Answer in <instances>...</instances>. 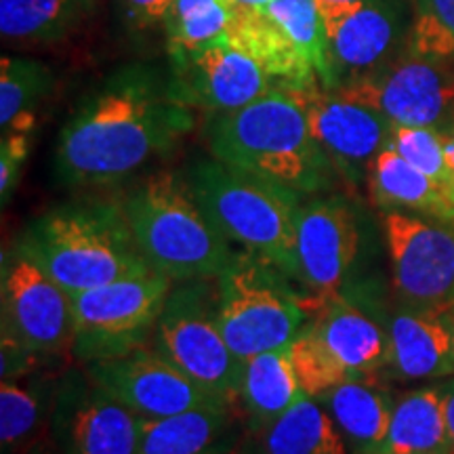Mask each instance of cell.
<instances>
[{
	"label": "cell",
	"mask_w": 454,
	"mask_h": 454,
	"mask_svg": "<svg viewBox=\"0 0 454 454\" xmlns=\"http://www.w3.org/2000/svg\"><path fill=\"white\" fill-rule=\"evenodd\" d=\"M173 284L152 271L72 294V357L89 364L150 345Z\"/></svg>",
	"instance_id": "30bf717a"
},
{
	"label": "cell",
	"mask_w": 454,
	"mask_h": 454,
	"mask_svg": "<svg viewBox=\"0 0 454 454\" xmlns=\"http://www.w3.org/2000/svg\"><path fill=\"white\" fill-rule=\"evenodd\" d=\"M334 93L383 114L391 124L454 129V64L423 57H395L364 78L343 84Z\"/></svg>",
	"instance_id": "4fadbf2b"
},
{
	"label": "cell",
	"mask_w": 454,
	"mask_h": 454,
	"mask_svg": "<svg viewBox=\"0 0 454 454\" xmlns=\"http://www.w3.org/2000/svg\"><path fill=\"white\" fill-rule=\"evenodd\" d=\"M244 427L240 408L207 404L160 419L139 417L137 454H231Z\"/></svg>",
	"instance_id": "7402d4cb"
},
{
	"label": "cell",
	"mask_w": 454,
	"mask_h": 454,
	"mask_svg": "<svg viewBox=\"0 0 454 454\" xmlns=\"http://www.w3.org/2000/svg\"><path fill=\"white\" fill-rule=\"evenodd\" d=\"M379 231L360 202L343 194L305 198L297 217V276L309 316L348 294H385Z\"/></svg>",
	"instance_id": "5b68a950"
},
{
	"label": "cell",
	"mask_w": 454,
	"mask_h": 454,
	"mask_svg": "<svg viewBox=\"0 0 454 454\" xmlns=\"http://www.w3.org/2000/svg\"><path fill=\"white\" fill-rule=\"evenodd\" d=\"M349 454H381L395 397L379 374H360L317 397Z\"/></svg>",
	"instance_id": "603a6c76"
},
{
	"label": "cell",
	"mask_w": 454,
	"mask_h": 454,
	"mask_svg": "<svg viewBox=\"0 0 454 454\" xmlns=\"http://www.w3.org/2000/svg\"><path fill=\"white\" fill-rule=\"evenodd\" d=\"M408 15L404 0H366L326 30V55L333 89L377 72L404 51Z\"/></svg>",
	"instance_id": "ac0fdd59"
},
{
	"label": "cell",
	"mask_w": 454,
	"mask_h": 454,
	"mask_svg": "<svg viewBox=\"0 0 454 454\" xmlns=\"http://www.w3.org/2000/svg\"><path fill=\"white\" fill-rule=\"evenodd\" d=\"M95 7L98 0H0V34L13 43H57L93 17Z\"/></svg>",
	"instance_id": "83f0119b"
},
{
	"label": "cell",
	"mask_w": 454,
	"mask_h": 454,
	"mask_svg": "<svg viewBox=\"0 0 454 454\" xmlns=\"http://www.w3.org/2000/svg\"><path fill=\"white\" fill-rule=\"evenodd\" d=\"M32 137L34 133H3V141H0V194H3V204H7L11 194H13L21 167L30 154Z\"/></svg>",
	"instance_id": "836d02e7"
},
{
	"label": "cell",
	"mask_w": 454,
	"mask_h": 454,
	"mask_svg": "<svg viewBox=\"0 0 454 454\" xmlns=\"http://www.w3.org/2000/svg\"><path fill=\"white\" fill-rule=\"evenodd\" d=\"M227 38L268 72L276 89H333L326 30L316 0H274L231 17Z\"/></svg>",
	"instance_id": "9c48e42d"
},
{
	"label": "cell",
	"mask_w": 454,
	"mask_h": 454,
	"mask_svg": "<svg viewBox=\"0 0 454 454\" xmlns=\"http://www.w3.org/2000/svg\"><path fill=\"white\" fill-rule=\"evenodd\" d=\"M368 196L381 211H402L454 221V204L427 175L391 147H383L368 168Z\"/></svg>",
	"instance_id": "d4e9b609"
},
{
	"label": "cell",
	"mask_w": 454,
	"mask_h": 454,
	"mask_svg": "<svg viewBox=\"0 0 454 454\" xmlns=\"http://www.w3.org/2000/svg\"><path fill=\"white\" fill-rule=\"evenodd\" d=\"M81 366L90 381L141 419L170 417L207 404H227L192 381L152 345Z\"/></svg>",
	"instance_id": "9a60e30c"
},
{
	"label": "cell",
	"mask_w": 454,
	"mask_h": 454,
	"mask_svg": "<svg viewBox=\"0 0 454 454\" xmlns=\"http://www.w3.org/2000/svg\"><path fill=\"white\" fill-rule=\"evenodd\" d=\"M150 345L221 402L238 406L242 362L217 322V280L175 282Z\"/></svg>",
	"instance_id": "ba28073f"
},
{
	"label": "cell",
	"mask_w": 454,
	"mask_h": 454,
	"mask_svg": "<svg viewBox=\"0 0 454 454\" xmlns=\"http://www.w3.org/2000/svg\"><path fill=\"white\" fill-rule=\"evenodd\" d=\"M231 454H254V450L251 446H248V442L244 440V434H242V440H240V444L236 446V450L231 452Z\"/></svg>",
	"instance_id": "ab89813d"
},
{
	"label": "cell",
	"mask_w": 454,
	"mask_h": 454,
	"mask_svg": "<svg viewBox=\"0 0 454 454\" xmlns=\"http://www.w3.org/2000/svg\"><path fill=\"white\" fill-rule=\"evenodd\" d=\"M175 0H118L124 21L135 30H147L164 24Z\"/></svg>",
	"instance_id": "e575fe53"
},
{
	"label": "cell",
	"mask_w": 454,
	"mask_h": 454,
	"mask_svg": "<svg viewBox=\"0 0 454 454\" xmlns=\"http://www.w3.org/2000/svg\"><path fill=\"white\" fill-rule=\"evenodd\" d=\"M389 360L385 371L400 381L454 374V337L446 314L414 311L391 303L387 316Z\"/></svg>",
	"instance_id": "44dd1931"
},
{
	"label": "cell",
	"mask_w": 454,
	"mask_h": 454,
	"mask_svg": "<svg viewBox=\"0 0 454 454\" xmlns=\"http://www.w3.org/2000/svg\"><path fill=\"white\" fill-rule=\"evenodd\" d=\"M227 9L231 11V15L238 13H248V11H257L268 7L274 0H221Z\"/></svg>",
	"instance_id": "74e56055"
},
{
	"label": "cell",
	"mask_w": 454,
	"mask_h": 454,
	"mask_svg": "<svg viewBox=\"0 0 454 454\" xmlns=\"http://www.w3.org/2000/svg\"><path fill=\"white\" fill-rule=\"evenodd\" d=\"M66 293L78 294L152 274L122 200L82 196L30 221L13 242Z\"/></svg>",
	"instance_id": "7a4b0ae2"
},
{
	"label": "cell",
	"mask_w": 454,
	"mask_h": 454,
	"mask_svg": "<svg viewBox=\"0 0 454 454\" xmlns=\"http://www.w3.org/2000/svg\"><path fill=\"white\" fill-rule=\"evenodd\" d=\"M387 145L427 175L454 204V168L446 152V135L442 130L391 124Z\"/></svg>",
	"instance_id": "1f68e13d"
},
{
	"label": "cell",
	"mask_w": 454,
	"mask_h": 454,
	"mask_svg": "<svg viewBox=\"0 0 454 454\" xmlns=\"http://www.w3.org/2000/svg\"><path fill=\"white\" fill-rule=\"evenodd\" d=\"M446 152H448V158H450V164L454 168V129L446 135Z\"/></svg>",
	"instance_id": "f35d334b"
},
{
	"label": "cell",
	"mask_w": 454,
	"mask_h": 454,
	"mask_svg": "<svg viewBox=\"0 0 454 454\" xmlns=\"http://www.w3.org/2000/svg\"><path fill=\"white\" fill-rule=\"evenodd\" d=\"M168 64L175 98L211 116L248 106L276 89L268 72L227 34L187 53L168 55Z\"/></svg>",
	"instance_id": "5bb4252c"
},
{
	"label": "cell",
	"mask_w": 454,
	"mask_h": 454,
	"mask_svg": "<svg viewBox=\"0 0 454 454\" xmlns=\"http://www.w3.org/2000/svg\"><path fill=\"white\" fill-rule=\"evenodd\" d=\"M284 90L303 107L311 133L339 177L351 187L362 185L374 156L387 147L391 133L387 118L372 107L340 98L320 82Z\"/></svg>",
	"instance_id": "e0dca14e"
},
{
	"label": "cell",
	"mask_w": 454,
	"mask_h": 454,
	"mask_svg": "<svg viewBox=\"0 0 454 454\" xmlns=\"http://www.w3.org/2000/svg\"><path fill=\"white\" fill-rule=\"evenodd\" d=\"M47 64L30 57L4 55L0 61V129L3 133H34L36 107L53 90Z\"/></svg>",
	"instance_id": "f1b7e54d"
},
{
	"label": "cell",
	"mask_w": 454,
	"mask_h": 454,
	"mask_svg": "<svg viewBox=\"0 0 454 454\" xmlns=\"http://www.w3.org/2000/svg\"><path fill=\"white\" fill-rule=\"evenodd\" d=\"M66 368H41L0 383L3 454H57L53 414Z\"/></svg>",
	"instance_id": "ffe728a7"
},
{
	"label": "cell",
	"mask_w": 454,
	"mask_h": 454,
	"mask_svg": "<svg viewBox=\"0 0 454 454\" xmlns=\"http://www.w3.org/2000/svg\"><path fill=\"white\" fill-rule=\"evenodd\" d=\"M404 55L454 64V0H411Z\"/></svg>",
	"instance_id": "4dcf8cb0"
},
{
	"label": "cell",
	"mask_w": 454,
	"mask_h": 454,
	"mask_svg": "<svg viewBox=\"0 0 454 454\" xmlns=\"http://www.w3.org/2000/svg\"><path fill=\"white\" fill-rule=\"evenodd\" d=\"M57 454H61V452H57Z\"/></svg>",
	"instance_id": "b9f144b4"
},
{
	"label": "cell",
	"mask_w": 454,
	"mask_h": 454,
	"mask_svg": "<svg viewBox=\"0 0 454 454\" xmlns=\"http://www.w3.org/2000/svg\"><path fill=\"white\" fill-rule=\"evenodd\" d=\"M185 177L231 247L270 261L294 280L297 217L305 198L217 158L194 162Z\"/></svg>",
	"instance_id": "8992f818"
},
{
	"label": "cell",
	"mask_w": 454,
	"mask_h": 454,
	"mask_svg": "<svg viewBox=\"0 0 454 454\" xmlns=\"http://www.w3.org/2000/svg\"><path fill=\"white\" fill-rule=\"evenodd\" d=\"M383 242L395 305L429 314L454 309V221L389 211Z\"/></svg>",
	"instance_id": "8fae6325"
},
{
	"label": "cell",
	"mask_w": 454,
	"mask_h": 454,
	"mask_svg": "<svg viewBox=\"0 0 454 454\" xmlns=\"http://www.w3.org/2000/svg\"><path fill=\"white\" fill-rule=\"evenodd\" d=\"M0 325L3 345L47 357L72 356V294L15 244L3 253Z\"/></svg>",
	"instance_id": "7c38bea8"
},
{
	"label": "cell",
	"mask_w": 454,
	"mask_h": 454,
	"mask_svg": "<svg viewBox=\"0 0 454 454\" xmlns=\"http://www.w3.org/2000/svg\"><path fill=\"white\" fill-rule=\"evenodd\" d=\"M389 308L385 294H348L328 301L308 322L349 377L377 374L389 360Z\"/></svg>",
	"instance_id": "d6986e66"
},
{
	"label": "cell",
	"mask_w": 454,
	"mask_h": 454,
	"mask_svg": "<svg viewBox=\"0 0 454 454\" xmlns=\"http://www.w3.org/2000/svg\"><path fill=\"white\" fill-rule=\"evenodd\" d=\"M381 454H450L442 385L419 387L395 397Z\"/></svg>",
	"instance_id": "4316f807"
},
{
	"label": "cell",
	"mask_w": 454,
	"mask_h": 454,
	"mask_svg": "<svg viewBox=\"0 0 454 454\" xmlns=\"http://www.w3.org/2000/svg\"><path fill=\"white\" fill-rule=\"evenodd\" d=\"M446 320H448V325H450V328H452V337H454V309L446 311Z\"/></svg>",
	"instance_id": "60d3db41"
},
{
	"label": "cell",
	"mask_w": 454,
	"mask_h": 454,
	"mask_svg": "<svg viewBox=\"0 0 454 454\" xmlns=\"http://www.w3.org/2000/svg\"><path fill=\"white\" fill-rule=\"evenodd\" d=\"M194 124V110L175 98L168 74L122 66L90 90L59 130L55 177L70 187H112L175 150Z\"/></svg>",
	"instance_id": "6da1fadb"
},
{
	"label": "cell",
	"mask_w": 454,
	"mask_h": 454,
	"mask_svg": "<svg viewBox=\"0 0 454 454\" xmlns=\"http://www.w3.org/2000/svg\"><path fill=\"white\" fill-rule=\"evenodd\" d=\"M207 141L213 158L301 198L320 196L334 185L337 170L311 133L303 107L284 89H271L238 110L213 114Z\"/></svg>",
	"instance_id": "3957f363"
},
{
	"label": "cell",
	"mask_w": 454,
	"mask_h": 454,
	"mask_svg": "<svg viewBox=\"0 0 454 454\" xmlns=\"http://www.w3.org/2000/svg\"><path fill=\"white\" fill-rule=\"evenodd\" d=\"M122 208L147 265L173 282L217 278L236 251L181 173L160 170L139 181Z\"/></svg>",
	"instance_id": "277c9868"
},
{
	"label": "cell",
	"mask_w": 454,
	"mask_h": 454,
	"mask_svg": "<svg viewBox=\"0 0 454 454\" xmlns=\"http://www.w3.org/2000/svg\"><path fill=\"white\" fill-rule=\"evenodd\" d=\"M61 454H137L139 417L95 385L84 368H66L53 414Z\"/></svg>",
	"instance_id": "2e32d148"
},
{
	"label": "cell",
	"mask_w": 454,
	"mask_h": 454,
	"mask_svg": "<svg viewBox=\"0 0 454 454\" xmlns=\"http://www.w3.org/2000/svg\"><path fill=\"white\" fill-rule=\"evenodd\" d=\"M288 354H291V362L294 372H297L301 389L311 400H317L326 391L337 387L339 383L351 379L334 362V357L328 354L325 343L317 337L309 322L288 343Z\"/></svg>",
	"instance_id": "d6a6232c"
},
{
	"label": "cell",
	"mask_w": 454,
	"mask_h": 454,
	"mask_svg": "<svg viewBox=\"0 0 454 454\" xmlns=\"http://www.w3.org/2000/svg\"><path fill=\"white\" fill-rule=\"evenodd\" d=\"M231 17V11L221 0H175L162 24L167 53H187L223 36Z\"/></svg>",
	"instance_id": "f546056e"
},
{
	"label": "cell",
	"mask_w": 454,
	"mask_h": 454,
	"mask_svg": "<svg viewBox=\"0 0 454 454\" xmlns=\"http://www.w3.org/2000/svg\"><path fill=\"white\" fill-rule=\"evenodd\" d=\"M364 3L366 0H316L317 9H320L322 21H325V30H331L340 17H345L349 11H354Z\"/></svg>",
	"instance_id": "d590c367"
},
{
	"label": "cell",
	"mask_w": 454,
	"mask_h": 454,
	"mask_svg": "<svg viewBox=\"0 0 454 454\" xmlns=\"http://www.w3.org/2000/svg\"><path fill=\"white\" fill-rule=\"evenodd\" d=\"M244 440L254 454H349L337 425L308 395L265 429L244 431Z\"/></svg>",
	"instance_id": "484cf974"
},
{
	"label": "cell",
	"mask_w": 454,
	"mask_h": 454,
	"mask_svg": "<svg viewBox=\"0 0 454 454\" xmlns=\"http://www.w3.org/2000/svg\"><path fill=\"white\" fill-rule=\"evenodd\" d=\"M215 280L221 334L240 362L286 348L308 325V303L293 278L257 254L236 248Z\"/></svg>",
	"instance_id": "52a82bcc"
},
{
	"label": "cell",
	"mask_w": 454,
	"mask_h": 454,
	"mask_svg": "<svg viewBox=\"0 0 454 454\" xmlns=\"http://www.w3.org/2000/svg\"><path fill=\"white\" fill-rule=\"evenodd\" d=\"M301 397H305V394L293 368L288 345L242 362L238 408L242 414L244 431L257 434L265 429L284 412L291 411Z\"/></svg>",
	"instance_id": "cb8c5ba5"
},
{
	"label": "cell",
	"mask_w": 454,
	"mask_h": 454,
	"mask_svg": "<svg viewBox=\"0 0 454 454\" xmlns=\"http://www.w3.org/2000/svg\"><path fill=\"white\" fill-rule=\"evenodd\" d=\"M444 414H446V434H448V450L454 454V379L444 385Z\"/></svg>",
	"instance_id": "8d00e7d4"
}]
</instances>
